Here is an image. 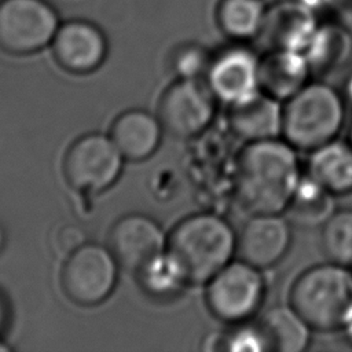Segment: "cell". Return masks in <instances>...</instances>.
<instances>
[{
    "mask_svg": "<svg viewBox=\"0 0 352 352\" xmlns=\"http://www.w3.org/2000/svg\"><path fill=\"white\" fill-rule=\"evenodd\" d=\"M301 176L297 150L283 138L250 142L236 160V197L250 214L283 213Z\"/></svg>",
    "mask_w": 352,
    "mask_h": 352,
    "instance_id": "cell-1",
    "label": "cell"
},
{
    "mask_svg": "<svg viewBox=\"0 0 352 352\" xmlns=\"http://www.w3.org/2000/svg\"><path fill=\"white\" fill-rule=\"evenodd\" d=\"M190 283H206L232 261L236 254V234L223 217L199 213L182 220L166 239Z\"/></svg>",
    "mask_w": 352,
    "mask_h": 352,
    "instance_id": "cell-2",
    "label": "cell"
},
{
    "mask_svg": "<svg viewBox=\"0 0 352 352\" xmlns=\"http://www.w3.org/2000/svg\"><path fill=\"white\" fill-rule=\"evenodd\" d=\"M289 304L318 331H341L352 318V268L333 261L297 275Z\"/></svg>",
    "mask_w": 352,
    "mask_h": 352,
    "instance_id": "cell-3",
    "label": "cell"
},
{
    "mask_svg": "<svg viewBox=\"0 0 352 352\" xmlns=\"http://www.w3.org/2000/svg\"><path fill=\"white\" fill-rule=\"evenodd\" d=\"M345 121V99L323 81H309L283 102L282 138L296 150L312 151L337 139Z\"/></svg>",
    "mask_w": 352,
    "mask_h": 352,
    "instance_id": "cell-4",
    "label": "cell"
},
{
    "mask_svg": "<svg viewBox=\"0 0 352 352\" xmlns=\"http://www.w3.org/2000/svg\"><path fill=\"white\" fill-rule=\"evenodd\" d=\"M265 293L263 270L238 258L206 282L205 300L213 316L236 324L250 320L258 312Z\"/></svg>",
    "mask_w": 352,
    "mask_h": 352,
    "instance_id": "cell-5",
    "label": "cell"
},
{
    "mask_svg": "<svg viewBox=\"0 0 352 352\" xmlns=\"http://www.w3.org/2000/svg\"><path fill=\"white\" fill-rule=\"evenodd\" d=\"M59 15L47 0H0V50L29 55L50 45Z\"/></svg>",
    "mask_w": 352,
    "mask_h": 352,
    "instance_id": "cell-6",
    "label": "cell"
},
{
    "mask_svg": "<svg viewBox=\"0 0 352 352\" xmlns=\"http://www.w3.org/2000/svg\"><path fill=\"white\" fill-rule=\"evenodd\" d=\"M118 267L109 248L87 242L67 254L60 271L62 290L77 305H98L114 290Z\"/></svg>",
    "mask_w": 352,
    "mask_h": 352,
    "instance_id": "cell-7",
    "label": "cell"
},
{
    "mask_svg": "<svg viewBox=\"0 0 352 352\" xmlns=\"http://www.w3.org/2000/svg\"><path fill=\"white\" fill-rule=\"evenodd\" d=\"M122 162L124 157L110 136L88 133L78 138L66 151L65 180L77 191L102 192L117 182Z\"/></svg>",
    "mask_w": 352,
    "mask_h": 352,
    "instance_id": "cell-8",
    "label": "cell"
},
{
    "mask_svg": "<svg viewBox=\"0 0 352 352\" xmlns=\"http://www.w3.org/2000/svg\"><path fill=\"white\" fill-rule=\"evenodd\" d=\"M214 99L208 84L179 78L162 94L157 117L170 136L188 139L209 126L216 110Z\"/></svg>",
    "mask_w": 352,
    "mask_h": 352,
    "instance_id": "cell-9",
    "label": "cell"
},
{
    "mask_svg": "<svg viewBox=\"0 0 352 352\" xmlns=\"http://www.w3.org/2000/svg\"><path fill=\"white\" fill-rule=\"evenodd\" d=\"M290 223L283 213L250 214L236 234L238 257L260 270L275 267L292 246Z\"/></svg>",
    "mask_w": 352,
    "mask_h": 352,
    "instance_id": "cell-10",
    "label": "cell"
},
{
    "mask_svg": "<svg viewBox=\"0 0 352 352\" xmlns=\"http://www.w3.org/2000/svg\"><path fill=\"white\" fill-rule=\"evenodd\" d=\"M260 56L245 43H235L216 55L206 73V84L214 98L228 106L260 89Z\"/></svg>",
    "mask_w": 352,
    "mask_h": 352,
    "instance_id": "cell-11",
    "label": "cell"
},
{
    "mask_svg": "<svg viewBox=\"0 0 352 352\" xmlns=\"http://www.w3.org/2000/svg\"><path fill=\"white\" fill-rule=\"evenodd\" d=\"M166 239L155 220L133 213L114 223L107 248L121 268L136 274L166 249Z\"/></svg>",
    "mask_w": 352,
    "mask_h": 352,
    "instance_id": "cell-12",
    "label": "cell"
},
{
    "mask_svg": "<svg viewBox=\"0 0 352 352\" xmlns=\"http://www.w3.org/2000/svg\"><path fill=\"white\" fill-rule=\"evenodd\" d=\"M51 45L56 63L76 74L96 70L107 56L104 33L85 19H70L60 23Z\"/></svg>",
    "mask_w": 352,
    "mask_h": 352,
    "instance_id": "cell-13",
    "label": "cell"
},
{
    "mask_svg": "<svg viewBox=\"0 0 352 352\" xmlns=\"http://www.w3.org/2000/svg\"><path fill=\"white\" fill-rule=\"evenodd\" d=\"M319 25L318 14L300 0H280L267 8L261 37L270 48L302 51Z\"/></svg>",
    "mask_w": 352,
    "mask_h": 352,
    "instance_id": "cell-14",
    "label": "cell"
},
{
    "mask_svg": "<svg viewBox=\"0 0 352 352\" xmlns=\"http://www.w3.org/2000/svg\"><path fill=\"white\" fill-rule=\"evenodd\" d=\"M283 102L261 89L230 104L228 122L245 143L279 138L282 135Z\"/></svg>",
    "mask_w": 352,
    "mask_h": 352,
    "instance_id": "cell-15",
    "label": "cell"
},
{
    "mask_svg": "<svg viewBox=\"0 0 352 352\" xmlns=\"http://www.w3.org/2000/svg\"><path fill=\"white\" fill-rule=\"evenodd\" d=\"M312 69L302 51L270 48L260 56L258 87L267 95L285 102L311 81Z\"/></svg>",
    "mask_w": 352,
    "mask_h": 352,
    "instance_id": "cell-16",
    "label": "cell"
},
{
    "mask_svg": "<svg viewBox=\"0 0 352 352\" xmlns=\"http://www.w3.org/2000/svg\"><path fill=\"white\" fill-rule=\"evenodd\" d=\"M162 131L157 116L146 110L132 109L114 120L110 138L125 160L142 161L155 153Z\"/></svg>",
    "mask_w": 352,
    "mask_h": 352,
    "instance_id": "cell-17",
    "label": "cell"
},
{
    "mask_svg": "<svg viewBox=\"0 0 352 352\" xmlns=\"http://www.w3.org/2000/svg\"><path fill=\"white\" fill-rule=\"evenodd\" d=\"M307 173L333 195L352 192V144L333 139L309 151Z\"/></svg>",
    "mask_w": 352,
    "mask_h": 352,
    "instance_id": "cell-18",
    "label": "cell"
},
{
    "mask_svg": "<svg viewBox=\"0 0 352 352\" xmlns=\"http://www.w3.org/2000/svg\"><path fill=\"white\" fill-rule=\"evenodd\" d=\"M304 54L312 73H334L344 67L352 56V33L340 22H319Z\"/></svg>",
    "mask_w": 352,
    "mask_h": 352,
    "instance_id": "cell-19",
    "label": "cell"
},
{
    "mask_svg": "<svg viewBox=\"0 0 352 352\" xmlns=\"http://www.w3.org/2000/svg\"><path fill=\"white\" fill-rule=\"evenodd\" d=\"M258 323L267 337L270 352H304L311 344L314 329L290 304L268 308Z\"/></svg>",
    "mask_w": 352,
    "mask_h": 352,
    "instance_id": "cell-20",
    "label": "cell"
},
{
    "mask_svg": "<svg viewBox=\"0 0 352 352\" xmlns=\"http://www.w3.org/2000/svg\"><path fill=\"white\" fill-rule=\"evenodd\" d=\"M267 8L263 0H220L216 21L228 38L246 43L261 34Z\"/></svg>",
    "mask_w": 352,
    "mask_h": 352,
    "instance_id": "cell-21",
    "label": "cell"
},
{
    "mask_svg": "<svg viewBox=\"0 0 352 352\" xmlns=\"http://www.w3.org/2000/svg\"><path fill=\"white\" fill-rule=\"evenodd\" d=\"M334 197L308 173H302L285 212L290 221L322 226L336 212Z\"/></svg>",
    "mask_w": 352,
    "mask_h": 352,
    "instance_id": "cell-22",
    "label": "cell"
},
{
    "mask_svg": "<svg viewBox=\"0 0 352 352\" xmlns=\"http://www.w3.org/2000/svg\"><path fill=\"white\" fill-rule=\"evenodd\" d=\"M140 287L153 297H169L176 294L188 280L173 258L165 249L136 272Z\"/></svg>",
    "mask_w": 352,
    "mask_h": 352,
    "instance_id": "cell-23",
    "label": "cell"
},
{
    "mask_svg": "<svg viewBox=\"0 0 352 352\" xmlns=\"http://www.w3.org/2000/svg\"><path fill=\"white\" fill-rule=\"evenodd\" d=\"M320 246L329 261L352 268V209L336 210L322 224Z\"/></svg>",
    "mask_w": 352,
    "mask_h": 352,
    "instance_id": "cell-24",
    "label": "cell"
},
{
    "mask_svg": "<svg viewBox=\"0 0 352 352\" xmlns=\"http://www.w3.org/2000/svg\"><path fill=\"white\" fill-rule=\"evenodd\" d=\"M212 55L199 44L184 43L173 50L169 65L177 78L199 80L206 76Z\"/></svg>",
    "mask_w": 352,
    "mask_h": 352,
    "instance_id": "cell-25",
    "label": "cell"
},
{
    "mask_svg": "<svg viewBox=\"0 0 352 352\" xmlns=\"http://www.w3.org/2000/svg\"><path fill=\"white\" fill-rule=\"evenodd\" d=\"M223 349L231 352H270L268 341L258 320L241 322L223 338Z\"/></svg>",
    "mask_w": 352,
    "mask_h": 352,
    "instance_id": "cell-26",
    "label": "cell"
},
{
    "mask_svg": "<svg viewBox=\"0 0 352 352\" xmlns=\"http://www.w3.org/2000/svg\"><path fill=\"white\" fill-rule=\"evenodd\" d=\"M85 241V234L82 228H80L76 224H66L63 226L56 235V246L60 252L70 254L72 252L81 248Z\"/></svg>",
    "mask_w": 352,
    "mask_h": 352,
    "instance_id": "cell-27",
    "label": "cell"
},
{
    "mask_svg": "<svg viewBox=\"0 0 352 352\" xmlns=\"http://www.w3.org/2000/svg\"><path fill=\"white\" fill-rule=\"evenodd\" d=\"M300 1H302L305 6H308L318 15L320 12H327L338 6H342V0H300Z\"/></svg>",
    "mask_w": 352,
    "mask_h": 352,
    "instance_id": "cell-28",
    "label": "cell"
},
{
    "mask_svg": "<svg viewBox=\"0 0 352 352\" xmlns=\"http://www.w3.org/2000/svg\"><path fill=\"white\" fill-rule=\"evenodd\" d=\"M342 96L345 99V102H349L352 104V72L348 74V77L344 81L342 85Z\"/></svg>",
    "mask_w": 352,
    "mask_h": 352,
    "instance_id": "cell-29",
    "label": "cell"
},
{
    "mask_svg": "<svg viewBox=\"0 0 352 352\" xmlns=\"http://www.w3.org/2000/svg\"><path fill=\"white\" fill-rule=\"evenodd\" d=\"M341 333H342V336H344V340L349 344V345H352V318L346 322V324L341 329Z\"/></svg>",
    "mask_w": 352,
    "mask_h": 352,
    "instance_id": "cell-30",
    "label": "cell"
},
{
    "mask_svg": "<svg viewBox=\"0 0 352 352\" xmlns=\"http://www.w3.org/2000/svg\"><path fill=\"white\" fill-rule=\"evenodd\" d=\"M3 245H4V231H3V227L0 226V250L3 249Z\"/></svg>",
    "mask_w": 352,
    "mask_h": 352,
    "instance_id": "cell-31",
    "label": "cell"
},
{
    "mask_svg": "<svg viewBox=\"0 0 352 352\" xmlns=\"http://www.w3.org/2000/svg\"><path fill=\"white\" fill-rule=\"evenodd\" d=\"M3 315H4V311H3V307L0 304V324H1V320H3Z\"/></svg>",
    "mask_w": 352,
    "mask_h": 352,
    "instance_id": "cell-32",
    "label": "cell"
},
{
    "mask_svg": "<svg viewBox=\"0 0 352 352\" xmlns=\"http://www.w3.org/2000/svg\"><path fill=\"white\" fill-rule=\"evenodd\" d=\"M344 6H352V0H342Z\"/></svg>",
    "mask_w": 352,
    "mask_h": 352,
    "instance_id": "cell-33",
    "label": "cell"
},
{
    "mask_svg": "<svg viewBox=\"0 0 352 352\" xmlns=\"http://www.w3.org/2000/svg\"><path fill=\"white\" fill-rule=\"evenodd\" d=\"M349 143L352 144V126H351V131H349Z\"/></svg>",
    "mask_w": 352,
    "mask_h": 352,
    "instance_id": "cell-34",
    "label": "cell"
}]
</instances>
